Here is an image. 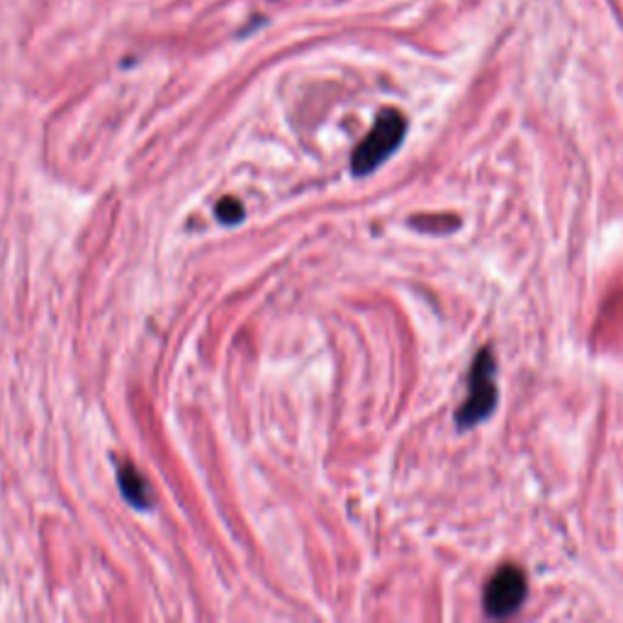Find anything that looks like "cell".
Instances as JSON below:
<instances>
[{
	"instance_id": "1",
	"label": "cell",
	"mask_w": 623,
	"mask_h": 623,
	"mask_svg": "<svg viewBox=\"0 0 623 623\" xmlns=\"http://www.w3.org/2000/svg\"><path fill=\"white\" fill-rule=\"evenodd\" d=\"M404 132H407V120H404L402 112L397 110L380 112L373 129L368 132V137L363 139L361 147L353 151L351 171L356 173V176H368L370 171H375L392 151L400 147Z\"/></svg>"
},
{
	"instance_id": "2",
	"label": "cell",
	"mask_w": 623,
	"mask_h": 623,
	"mask_svg": "<svg viewBox=\"0 0 623 623\" xmlns=\"http://www.w3.org/2000/svg\"><path fill=\"white\" fill-rule=\"evenodd\" d=\"M497 404V385H495V358L490 351H480L475 358L473 373H470V395L460 407L456 422L463 429L473 426L487 417Z\"/></svg>"
},
{
	"instance_id": "3",
	"label": "cell",
	"mask_w": 623,
	"mask_h": 623,
	"mask_svg": "<svg viewBox=\"0 0 623 623\" xmlns=\"http://www.w3.org/2000/svg\"><path fill=\"white\" fill-rule=\"evenodd\" d=\"M526 577L514 565L497 570L485 587V611L490 616H509L524 604Z\"/></svg>"
},
{
	"instance_id": "4",
	"label": "cell",
	"mask_w": 623,
	"mask_h": 623,
	"mask_svg": "<svg viewBox=\"0 0 623 623\" xmlns=\"http://www.w3.org/2000/svg\"><path fill=\"white\" fill-rule=\"evenodd\" d=\"M117 477H120V487L129 502L139 509H147L151 504V492H149L147 482H144V477L139 475L132 465H122Z\"/></svg>"
},
{
	"instance_id": "5",
	"label": "cell",
	"mask_w": 623,
	"mask_h": 623,
	"mask_svg": "<svg viewBox=\"0 0 623 623\" xmlns=\"http://www.w3.org/2000/svg\"><path fill=\"white\" fill-rule=\"evenodd\" d=\"M217 217H220L224 224H234V222H239L241 217H244V207H241L239 200L227 198V200H222L220 205H217Z\"/></svg>"
}]
</instances>
